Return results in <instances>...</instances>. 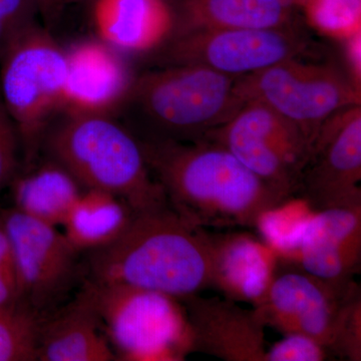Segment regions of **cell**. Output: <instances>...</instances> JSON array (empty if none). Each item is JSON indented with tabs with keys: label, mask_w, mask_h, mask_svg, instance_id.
Instances as JSON below:
<instances>
[{
	"label": "cell",
	"mask_w": 361,
	"mask_h": 361,
	"mask_svg": "<svg viewBox=\"0 0 361 361\" xmlns=\"http://www.w3.org/2000/svg\"><path fill=\"white\" fill-rule=\"evenodd\" d=\"M139 141L170 206L204 229L255 227L286 201L216 142Z\"/></svg>",
	"instance_id": "cell-1"
},
{
	"label": "cell",
	"mask_w": 361,
	"mask_h": 361,
	"mask_svg": "<svg viewBox=\"0 0 361 361\" xmlns=\"http://www.w3.org/2000/svg\"><path fill=\"white\" fill-rule=\"evenodd\" d=\"M297 9L293 0H180L171 37L199 30L289 27L301 25Z\"/></svg>",
	"instance_id": "cell-18"
},
{
	"label": "cell",
	"mask_w": 361,
	"mask_h": 361,
	"mask_svg": "<svg viewBox=\"0 0 361 361\" xmlns=\"http://www.w3.org/2000/svg\"><path fill=\"white\" fill-rule=\"evenodd\" d=\"M37 13L35 0H0V56L16 37L35 25Z\"/></svg>",
	"instance_id": "cell-25"
},
{
	"label": "cell",
	"mask_w": 361,
	"mask_h": 361,
	"mask_svg": "<svg viewBox=\"0 0 361 361\" xmlns=\"http://www.w3.org/2000/svg\"><path fill=\"white\" fill-rule=\"evenodd\" d=\"M227 149L283 198L296 193L310 155V142L290 121L257 101L203 137Z\"/></svg>",
	"instance_id": "cell-8"
},
{
	"label": "cell",
	"mask_w": 361,
	"mask_h": 361,
	"mask_svg": "<svg viewBox=\"0 0 361 361\" xmlns=\"http://www.w3.org/2000/svg\"><path fill=\"white\" fill-rule=\"evenodd\" d=\"M66 115L47 129L44 142L80 185L115 195L135 213L169 203L130 130L106 115Z\"/></svg>",
	"instance_id": "cell-3"
},
{
	"label": "cell",
	"mask_w": 361,
	"mask_h": 361,
	"mask_svg": "<svg viewBox=\"0 0 361 361\" xmlns=\"http://www.w3.org/2000/svg\"><path fill=\"white\" fill-rule=\"evenodd\" d=\"M329 351L348 360H361V294L355 282L339 308Z\"/></svg>",
	"instance_id": "cell-24"
},
{
	"label": "cell",
	"mask_w": 361,
	"mask_h": 361,
	"mask_svg": "<svg viewBox=\"0 0 361 361\" xmlns=\"http://www.w3.org/2000/svg\"><path fill=\"white\" fill-rule=\"evenodd\" d=\"M329 349L304 334H286L266 351L265 361H322Z\"/></svg>",
	"instance_id": "cell-26"
},
{
	"label": "cell",
	"mask_w": 361,
	"mask_h": 361,
	"mask_svg": "<svg viewBox=\"0 0 361 361\" xmlns=\"http://www.w3.org/2000/svg\"><path fill=\"white\" fill-rule=\"evenodd\" d=\"M353 283L327 281L300 268L276 273L254 310L265 327L284 336L304 334L329 349L339 308Z\"/></svg>",
	"instance_id": "cell-12"
},
{
	"label": "cell",
	"mask_w": 361,
	"mask_h": 361,
	"mask_svg": "<svg viewBox=\"0 0 361 361\" xmlns=\"http://www.w3.org/2000/svg\"><path fill=\"white\" fill-rule=\"evenodd\" d=\"M0 272L13 273L16 275L13 246L7 234L2 213H0Z\"/></svg>",
	"instance_id": "cell-30"
},
{
	"label": "cell",
	"mask_w": 361,
	"mask_h": 361,
	"mask_svg": "<svg viewBox=\"0 0 361 361\" xmlns=\"http://www.w3.org/2000/svg\"><path fill=\"white\" fill-rule=\"evenodd\" d=\"M312 40L302 25L283 28L199 30L169 39L164 66L195 65L232 77H245L287 61L310 56Z\"/></svg>",
	"instance_id": "cell-9"
},
{
	"label": "cell",
	"mask_w": 361,
	"mask_h": 361,
	"mask_svg": "<svg viewBox=\"0 0 361 361\" xmlns=\"http://www.w3.org/2000/svg\"><path fill=\"white\" fill-rule=\"evenodd\" d=\"M84 290L116 357L178 361L194 350L186 310L180 299L127 285L90 281Z\"/></svg>",
	"instance_id": "cell-5"
},
{
	"label": "cell",
	"mask_w": 361,
	"mask_h": 361,
	"mask_svg": "<svg viewBox=\"0 0 361 361\" xmlns=\"http://www.w3.org/2000/svg\"><path fill=\"white\" fill-rule=\"evenodd\" d=\"M180 301L186 310L194 350L226 361H265V325L255 310H244L228 298L198 294Z\"/></svg>",
	"instance_id": "cell-13"
},
{
	"label": "cell",
	"mask_w": 361,
	"mask_h": 361,
	"mask_svg": "<svg viewBox=\"0 0 361 361\" xmlns=\"http://www.w3.org/2000/svg\"><path fill=\"white\" fill-rule=\"evenodd\" d=\"M20 303L16 275L0 272V311L13 310Z\"/></svg>",
	"instance_id": "cell-28"
},
{
	"label": "cell",
	"mask_w": 361,
	"mask_h": 361,
	"mask_svg": "<svg viewBox=\"0 0 361 361\" xmlns=\"http://www.w3.org/2000/svg\"><path fill=\"white\" fill-rule=\"evenodd\" d=\"M66 113L106 115L122 106L134 80L113 47L104 42H82L66 51Z\"/></svg>",
	"instance_id": "cell-16"
},
{
	"label": "cell",
	"mask_w": 361,
	"mask_h": 361,
	"mask_svg": "<svg viewBox=\"0 0 361 361\" xmlns=\"http://www.w3.org/2000/svg\"><path fill=\"white\" fill-rule=\"evenodd\" d=\"M361 104L327 118L311 142L296 193L318 211L361 207Z\"/></svg>",
	"instance_id": "cell-11"
},
{
	"label": "cell",
	"mask_w": 361,
	"mask_h": 361,
	"mask_svg": "<svg viewBox=\"0 0 361 361\" xmlns=\"http://www.w3.org/2000/svg\"><path fill=\"white\" fill-rule=\"evenodd\" d=\"M89 281L148 289L180 299L210 285L206 230L170 204L135 213L109 245L90 251Z\"/></svg>",
	"instance_id": "cell-2"
},
{
	"label": "cell",
	"mask_w": 361,
	"mask_h": 361,
	"mask_svg": "<svg viewBox=\"0 0 361 361\" xmlns=\"http://www.w3.org/2000/svg\"><path fill=\"white\" fill-rule=\"evenodd\" d=\"M80 194V183L54 161L14 178V208L56 227L65 223Z\"/></svg>",
	"instance_id": "cell-21"
},
{
	"label": "cell",
	"mask_w": 361,
	"mask_h": 361,
	"mask_svg": "<svg viewBox=\"0 0 361 361\" xmlns=\"http://www.w3.org/2000/svg\"><path fill=\"white\" fill-rule=\"evenodd\" d=\"M244 101L266 104L297 126L310 145L323 123L337 111L361 104L360 87L330 63L303 58L281 61L237 80Z\"/></svg>",
	"instance_id": "cell-7"
},
{
	"label": "cell",
	"mask_w": 361,
	"mask_h": 361,
	"mask_svg": "<svg viewBox=\"0 0 361 361\" xmlns=\"http://www.w3.org/2000/svg\"><path fill=\"white\" fill-rule=\"evenodd\" d=\"M238 78L201 66H166L133 80L123 104L145 130L142 139L196 142L245 104Z\"/></svg>",
	"instance_id": "cell-4"
},
{
	"label": "cell",
	"mask_w": 361,
	"mask_h": 361,
	"mask_svg": "<svg viewBox=\"0 0 361 361\" xmlns=\"http://www.w3.org/2000/svg\"><path fill=\"white\" fill-rule=\"evenodd\" d=\"M0 59V99L16 123L25 160L32 161L51 127L52 114L63 108L66 51L35 23L9 44Z\"/></svg>",
	"instance_id": "cell-6"
},
{
	"label": "cell",
	"mask_w": 361,
	"mask_h": 361,
	"mask_svg": "<svg viewBox=\"0 0 361 361\" xmlns=\"http://www.w3.org/2000/svg\"><path fill=\"white\" fill-rule=\"evenodd\" d=\"M42 315L25 304L0 311V361L37 360Z\"/></svg>",
	"instance_id": "cell-22"
},
{
	"label": "cell",
	"mask_w": 361,
	"mask_h": 361,
	"mask_svg": "<svg viewBox=\"0 0 361 361\" xmlns=\"http://www.w3.org/2000/svg\"><path fill=\"white\" fill-rule=\"evenodd\" d=\"M210 256V285L226 298L262 302L277 273L279 251L244 232L206 231Z\"/></svg>",
	"instance_id": "cell-15"
},
{
	"label": "cell",
	"mask_w": 361,
	"mask_h": 361,
	"mask_svg": "<svg viewBox=\"0 0 361 361\" xmlns=\"http://www.w3.org/2000/svg\"><path fill=\"white\" fill-rule=\"evenodd\" d=\"M37 360H118L87 292L40 326Z\"/></svg>",
	"instance_id": "cell-19"
},
{
	"label": "cell",
	"mask_w": 361,
	"mask_h": 361,
	"mask_svg": "<svg viewBox=\"0 0 361 361\" xmlns=\"http://www.w3.org/2000/svg\"><path fill=\"white\" fill-rule=\"evenodd\" d=\"M293 1H294V4H297V1H298V0H293Z\"/></svg>",
	"instance_id": "cell-32"
},
{
	"label": "cell",
	"mask_w": 361,
	"mask_h": 361,
	"mask_svg": "<svg viewBox=\"0 0 361 361\" xmlns=\"http://www.w3.org/2000/svg\"><path fill=\"white\" fill-rule=\"evenodd\" d=\"M2 218L13 246L21 303L42 315L75 281L80 252L56 226L16 208L2 212Z\"/></svg>",
	"instance_id": "cell-10"
},
{
	"label": "cell",
	"mask_w": 361,
	"mask_h": 361,
	"mask_svg": "<svg viewBox=\"0 0 361 361\" xmlns=\"http://www.w3.org/2000/svg\"><path fill=\"white\" fill-rule=\"evenodd\" d=\"M35 2L40 16L51 23L65 6L66 0H35Z\"/></svg>",
	"instance_id": "cell-31"
},
{
	"label": "cell",
	"mask_w": 361,
	"mask_h": 361,
	"mask_svg": "<svg viewBox=\"0 0 361 361\" xmlns=\"http://www.w3.org/2000/svg\"><path fill=\"white\" fill-rule=\"evenodd\" d=\"M346 51H348V59L349 68H350L351 78L357 87H360L361 78V32L355 33L351 37L345 39Z\"/></svg>",
	"instance_id": "cell-29"
},
{
	"label": "cell",
	"mask_w": 361,
	"mask_h": 361,
	"mask_svg": "<svg viewBox=\"0 0 361 361\" xmlns=\"http://www.w3.org/2000/svg\"><path fill=\"white\" fill-rule=\"evenodd\" d=\"M296 6L326 35L345 39L361 30V0H298Z\"/></svg>",
	"instance_id": "cell-23"
},
{
	"label": "cell",
	"mask_w": 361,
	"mask_h": 361,
	"mask_svg": "<svg viewBox=\"0 0 361 361\" xmlns=\"http://www.w3.org/2000/svg\"><path fill=\"white\" fill-rule=\"evenodd\" d=\"M299 268L336 283L360 272L361 207L318 211L303 225L292 250Z\"/></svg>",
	"instance_id": "cell-14"
},
{
	"label": "cell",
	"mask_w": 361,
	"mask_h": 361,
	"mask_svg": "<svg viewBox=\"0 0 361 361\" xmlns=\"http://www.w3.org/2000/svg\"><path fill=\"white\" fill-rule=\"evenodd\" d=\"M94 20L104 44L125 51H148L170 39L175 9L169 0H96Z\"/></svg>",
	"instance_id": "cell-17"
},
{
	"label": "cell",
	"mask_w": 361,
	"mask_h": 361,
	"mask_svg": "<svg viewBox=\"0 0 361 361\" xmlns=\"http://www.w3.org/2000/svg\"><path fill=\"white\" fill-rule=\"evenodd\" d=\"M20 146L16 123L0 99V191L16 177Z\"/></svg>",
	"instance_id": "cell-27"
},
{
	"label": "cell",
	"mask_w": 361,
	"mask_h": 361,
	"mask_svg": "<svg viewBox=\"0 0 361 361\" xmlns=\"http://www.w3.org/2000/svg\"><path fill=\"white\" fill-rule=\"evenodd\" d=\"M135 212L122 199L108 192H82L63 223L65 235L80 252L103 248L129 226Z\"/></svg>",
	"instance_id": "cell-20"
}]
</instances>
